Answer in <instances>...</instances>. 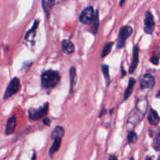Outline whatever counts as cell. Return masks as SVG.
<instances>
[{"instance_id":"obj_17","label":"cell","mask_w":160,"mask_h":160,"mask_svg":"<svg viewBox=\"0 0 160 160\" xmlns=\"http://www.w3.org/2000/svg\"><path fill=\"white\" fill-rule=\"evenodd\" d=\"M62 48L64 52L67 53V54H71V53L74 52L75 51L74 45L70 40H67V39L62 40Z\"/></svg>"},{"instance_id":"obj_9","label":"cell","mask_w":160,"mask_h":160,"mask_svg":"<svg viewBox=\"0 0 160 160\" xmlns=\"http://www.w3.org/2000/svg\"><path fill=\"white\" fill-rule=\"evenodd\" d=\"M139 62V46L138 45H135L133 48L132 52V61L129 68V73H133L137 69Z\"/></svg>"},{"instance_id":"obj_22","label":"cell","mask_w":160,"mask_h":160,"mask_svg":"<svg viewBox=\"0 0 160 160\" xmlns=\"http://www.w3.org/2000/svg\"><path fill=\"white\" fill-rule=\"evenodd\" d=\"M153 147L157 151L160 150V133L156 135V138H155L154 142H153Z\"/></svg>"},{"instance_id":"obj_3","label":"cell","mask_w":160,"mask_h":160,"mask_svg":"<svg viewBox=\"0 0 160 160\" xmlns=\"http://www.w3.org/2000/svg\"><path fill=\"white\" fill-rule=\"evenodd\" d=\"M133 33V28L129 25H126L120 28L118 35V40L117 43V48L121 49L125 46L127 40L130 38Z\"/></svg>"},{"instance_id":"obj_18","label":"cell","mask_w":160,"mask_h":160,"mask_svg":"<svg viewBox=\"0 0 160 160\" xmlns=\"http://www.w3.org/2000/svg\"><path fill=\"white\" fill-rule=\"evenodd\" d=\"M64 134H65V130H64V128L62 126H56L52 131V132L51 138L52 140L56 138H62L64 136Z\"/></svg>"},{"instance_id":"obj_31","label":"cell","mask_w":160,"mask_h":160,"mask_svg":"<svg viewBox=\"0 0 160 160\" xmlns=\"http://www.w3.org/2000/svg\"><path fill=\"white\" fill-rule=\"evenodd\" d=\"M145 160H152L151 157H149V156H147L146 158H145Z\"/></svg>"},{"instance_id":"obj_29","label":"cell","mask_w":160,"mask_h":160,"mask_svg":"<svg viewBox=\"0 0 160 160\" xmlns=\"http://www.w3.org/2000/svg\"><path fill=\"white\" fill-rule=\"evenodd\" d=\"M31 160H36V153L34 152L33 153V156H32V158H31Z\"/></svg>"},{"instance_id":"obj_5","label":"cell","mask_w":160,"mask_h":160,"mask_svg":"<svg viewBox=\"0 0 160 160\" xmlns=\"http://www.w3.org/2000/svg\"><path fill=\"white\" fill-rule=\"evenodd\" d=\"M155 20L152 13L150 11H146L145 12V20H144V31L147 34H152L155 29Z\"/></svg>"},{"instance_id":"obj_14","label":"cell","mask_w":160,"mask_h":160,"mask_svg":"<svg viewBox=\"0 0 160 160\" xmlns=\"http://www.w3.org/2000/svg\"><path fill=\"white\" fill-rule=\"evenodd\" d=\"M38 25H39V20H36L35 21H34V24H33L32 28H31V29L27 32V34H25L24 36L25 40L28 41V42H31V41H33V39H34V37H35L36 30H37V28H38Z\"/></svg>"},{"instance_id":"obj_16","label":"cell","mask_w":160,"mask_h":160,"mask_svg":"<svg viewBox=\"0 0 160 160\" xmlns=\"http://www.w3.org/2000/svg\"><path fill=\"white\" fill-rule=\"evenodd\" d=\"M61 142H62L61 138H56L53 139V143L51 148H49V151H48V155H49L50 157H52L53 155L59 151L61 146Z\"/></svg>"},{"instance_id":"obj_20","label":"cell","mask_w":160,"mask_h":160,"mask_svg":"<svg viewBox=\"0 0 160 160\" xmlns=\"http://www.w3.org/2000/svg\"><path fill=\"white\" fill-rule=\"evenodd\" d=\"M112 46H113V42H108L107 44H106L103 48L102 51V58H105L108 56V55L110 53L111 50H112Z\"/></svg>"},{"instance_id":"obj_4","label":"cell","mask_w":160,"mask_h":160,"mask_svg":"<svg viewBox=\"0 0 160 160\" xmlns=\"http://www.w3.org/2000/svg\"><path fill=\"white\" fill-rule=\"evenodd\" d=\"M20 88V82L19 78H13L10 81V82L8 84L7 88L6 89V92H5L4 95H3V99H8L10 97H12V95H16L17 92H19Z\"/></svg>"},{"instance_id":"obj_25","label":"cell","mask_w":160,"mask_h":160,"mask_svg":"<svg viewBox=\"0 0 160 160\" xmlns=\"http://www.w3.org/2000/svg\"><path fill=\"white\" fill-rule=\"evenodd\" d=\"M42 123H44L46 126H49L50 125V119H48V117H45V118L42 120Z\"/></svg>"},{"instance_id":"obj_7","label":"cell","mask_w":160,"mask_h":160,"mask_svg":"<svg viewBox=\"0 0 160 160\" xmlns=\"http://www.w3.org/2000/svg\"><path fill=\"white\" fill-rule=\"evenodd\" d=\"M156 84L155 78L150 73H145L140 81V86L142 89H152Z\"/></svg>"},{"instance_id":"obj_11","label":"cell","mask_w":160,"mask_h":160,"mask_svg":"<svg viewBox=\"0 0 160 160\" xmlns=\"http://www.w3.org/2000/svg\"><path fill=\"white\" fill-rule=\"evenodd\" d=\"M148 121L152 126H156L160 121V117L158 112L152 108H150L148 114Z\"/></svg>"},{"instance_id":"obj_6","label":"cell","mask_w":160,"mask_h":160,"mask_svg":"<svg viewBox=\"0 0 160 160\" xmlns=\"http://www.w3.org/2000/svg\"><path fill=\"white\" fill-rule=\"evenodd\" d=\"M95 12L92 6H88L83 9L82 12L79 15V20L84 24H90L94 19Z\"/></svg>"},{"instance_id":"obj_32","label":"cell","mask_w":160,"mask_h":160,"mask_svg":"<svg viewBox=\"0 0 160 160\" xmlns=\"http://www.w3.org/2000/svg\"><path fill=\"white\" fill-rule=\"evenodd\" d=\"M129 160H134V157H131V159H130Z\"/></svg>"},{"instance_id":"obj_8","label":"cell","mask_w":160,"mask_h":160,"mask_svg":"<svg viewBox=\"0 0 160 160\" xmlns=\"http://www.w3.org/2000/svg\"><path fill=\"white\" fill-rule=\"evenodd\" d=\"M145 114L143 113L140 109H138V108H134V110L131 112L129 116V118H128V123H131L133 125H136L141 122L143 119V117H145Z\"/></svg>"},{"instance_id":"obj_19","label":"cell","mask_w":160,"mask_h":160,"mask_svg":"<svg viewBox=\"0 0 160 160\" xmlns=\"http://www.w3.org/2000/svg\"><path fill=\"white\" fill-rule=\"evenodd\" d=\"M101 70L103 73V76H104L105 80H106V87H109V83H110V76H109V66L106 65V64H103V65H102Z\"/></svg>"},{"instance_id":"obj_10","label":"cell","mask_w":160,"mask_h":160,"mask_svg":"<svg viewBox=\"0 0 160 160\" xmlns=\"http://www.w3.org/2000/svg\"><path fill=\"white\" fill-rule=\"evenodd\" d=\"M17 127V117L15 116H11L7 120L6 126V135H10L15 131V128Z\"/></svg>"},{"instance_id":"obj_2","label":"cell","mask_w":160,"mask_h":160,"mask_svg":"<svg viewBox=\"0 0 160 160\" xmlns=\"http://www.w3.org/2000/svg\"><path fill=\"white\" fill-rule=\"evenodd\" d=\"M48 103L46 102L43 106L40 108H30L28 109V117L30 120L33 121L41 120L42 118H45L48 114Z\"/></svg>"},{"instance_id":"obj_15","label":"cell","mask_w":160,"mask_h":160,"mask_svg":"<svg viewBox=\"0 0 160 160\" xmlns=\"http://www.w3.org/2000/svg\"><path fill=\"white\" fill-rule=\"evenodd\" d=\"M135 83L136 81L134 78H130L129 82H128V86L126 88V90H125L124 94H123V101H127L129 98V97L131 95L133 91H134Z\"/></svg>"},{"instance_id":"obj_23","label":"cell","mask_w":160,"mask_h":160,"mask_svg":"<svg viewBox=\"0 0 160 160\" xmlns=\"http://www.w3.org/2000/svg\"><path fill=\"white\" fill-rule=\"evenodd\" d=\"M55 2H56V0H47L46 8H45V12L47 13V16H48V12H49L50 9H52V7L54 6Z\"/></svg>"},{"instance_id":"obj_1","label":"cell","mask_w":160,"mask_h":160,"mask_svg":"<svg viewBox=\"0 0 160 160\" xmlns=\"http://www.w3.org/2000/svg\"><path fill=\"white\" fill-rule=\"evenodd\" d=\"M60 82V75L59 72L48 70L43 72L41 76L42 87L44 89H51L56 87Z\"/></svg>"},{"instance_id":"obj_28","label":"cell","mask_w":160,"mask_h":160,"mask_svg":"<svg viewBox=\"0 0 160 160\" xmlns=\"http://www.w3.org/2000/svg\"><path fill=\"white\" fill-rule=\"evenodd\" d=\"M125 2H126V0H120V6H123V4L125 3Z\"/></svg>"},{"instance_id":"obj_33","label":"cell","mask_w":160,"mask_h":160,"mask_svg":"<svg viewBox=\"0 0 160 160\" xmlns=\"http://www.w3.org/2000/svg\"><path fill=\"white\" fill-rule=\"evenodd\" d=\"M158 160H160V156H159V159H158Z\"/></svg>"},{"instance_id":"obj_13","label":"cell","mask_w":160,"mask_h":160,"mask_svg":"<svg viewBox=\"0 0 160 160\" xmlns=\"http://www.w3.org/2000/svg\"><path fill=\"white\" fill-rule=\"evenodd\" d=\"M90 32L93 34L94 35L97 34L98 31V28H99V17H98V10L97 9L95 12V16H94V19L90 23Z\"/></svg>"},{"instance_id":"obj_21","label":"cell","mask_w":160,"mask_h":160,"mask_svg":"<svg viewBox=\"0 0 160 160\" xmlns=\"http://www.w3.org/2000/svg\"><path fill=\"white\" fill-rule=\"evenodd\" d=\"M137 140H138L137 134H136V133L133 131H130L129 134H128V142H129V143L134 144L137 142Z\"/></svg>"},{"instance_id":"obj_30","label":"cell","mask_w":160,"mask_h":160,"mask_svg":"<svg viewBox=\"0 0 160 160\" xmlns=\"http://www.w3.org/2000/svg\"><path fill=\"white\" fill-rule=\"evenodd\" d=\"M156 97H157L158 98H160V90L158 92V93L156 94Z\"/></svg>"},{"instance_id":"obj_12","label":"cell","mask_w":160,"mask_h":160,"mask_svg":"<svg viewBox=\"0 0 160 160\" xmlns=\"http://www.w3.org/2000/svg\"><path fill=\"white\" fill-rule=\"evenodd\" d=\"M69 74H70V93H73L75 87L77 84V71L75 67L72 66L69 70Z\"/></svg>"},{"instance_id":"obj_27","label":"cell","mask_w":160,"mask_h":160,"mask_svg":"<svg viewBox=\"0 0 160 160\" xmlns=\"http://www.w3.org/2000/svg\"><path fill=\"white\" fill-rule=\"evenodd\" d=\"M109 160H118V159H117V156H114V155H111V156H109Z\"/></svg>"},{"instance_id":"obj_26","label":"cell","mask_w":160,"mask_h":160,"mask_svg":"<svg viewBox=\"0 0 160 160\" xmlns=\"http://www.w3.org/2000/svg\"><path fill=\"white\" fill-rule=\"evenodd\" d=\"M106 113V109H102V110L100 111V113H99V115H98V117H99V118H102V117H103V115H105Z\"/></svg>"},{"instance_id":"obj_24","label":"cell","mask_w":160,"mask_h":160,"mask_svg":"<svg viewBox=\"0 0 160 160\" xmlns=\"http://www.w3.org/2000/svg\"><path fill=\"white\" fill-rule=\"evenodd\" d=\"M150 61H151L152 63L154 64V65H158V64H159V56H152L151 59H150Z\"/></svg>"}]
</instances>
